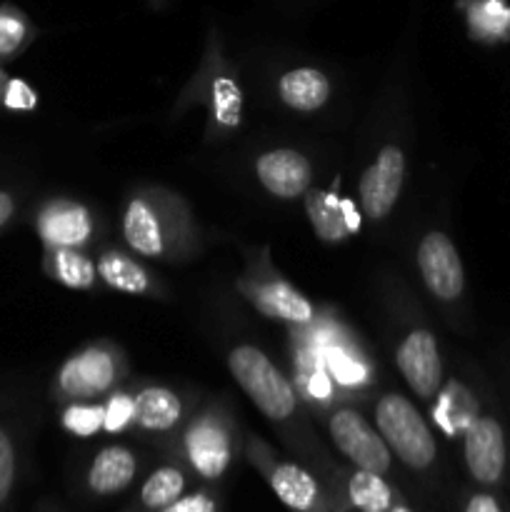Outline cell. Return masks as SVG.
I'll use <instances>...</instances> for the list:
<instances>
[{"mask_svg":"<svg viewBox=\"0 0 510 512\" xmlns=\"http://www.w3.org/2000/svg\"><path fill=\"white\" fill-rule=\"evenodd\" d=\"M35 230L45 248H80L90 238L93 220L80 203L50 200L35 218Z\"/></svg>","mask_w":510,"mask_h":512,"instance_id":"9","label":"cell"},{"mask_svg":"<svg viewBox=\"0 0 510 512\" xmlns=\"http://www.w3.org/2000/svg\"><path fill=\"white\" fill-rule=\"evenodd\" d=\"M135 420V400H130L128 395H113L108 405H105L103 413V430L108 433H120L128 423Z\"/></svg>","mask_w":510,"mask_h":512,"instance_id":"27","label":"cell"},{"mask_svg":"<svg viewBox=\"0 0 510 512\" xmlns=\"http://www.w3.org/2000/svg\"><path fill=\"white\" fill-rule=\"evenodd\" d=\"M330 373L340 385H358L365 380V368L355 358L345 353L330 355Z\"/></svg>","mask_w":510,"mask_h":512,"instance_id":"30","label":"cell"},{"mask_svg":"<svg viewBox=\"0 0 510 512\" xmlns=\"http://www.w3.org/2000/svg\"><path fill=\"white\" fill-rule=\"evenodd\" d=\"M405 178L403 150L388 145L360 178V205L373 220L385 218L398 200Z\"/></svg>","mask_w":510,"mask_h":512,"instance_id":"8","label":"cell"},{"mask_svg":"<svg viewBox=\"0 0 510 512\" xmlns=\"http://www.w3.org/2000/svg\"><path fill=\"white\" fill-rule=\"evenodd\" d=\"M418 268L430 293L440 300H455L463 293L465 273L460 255L448 235L428 233L418 245Z\"/></svg>","mask_w":510,"mask_h":512,"instance_id":"6","label":"cell"},{"mask_svg":"<svg viewBox=\"0 0 510 512\" xmlns=\"http://www.w3.org/2000/svg\"><path fill=\"white\" fill-rule=\"evenodd\" d=\"M30 35H33V28L23 10L10 3L0 5V63L15 58L28 45Z\"/></svg>","mask_w":510,"mask_h":512,"instance_id":"24","label":"cell"},{"mask_svg":"<svg viewBox=\"0 0 510 512\" xmlns=\"http://www.w3.org/2000/svg\"><path fill=\"white\" fill-rule=\"evenodd\" d=\"M15 215V198L8 190H0V230L13 220Z\"/></svg>","mask_w":510,"mask_h":512,"instance_id":"34","label":"cell"},{"mask_svg":"<svg viewBox=\"0 0 510 512\" xmlns=\"http://www.w3.org/2000/svg\"><path fill=\"white\" fill-rule=\"evenodd\" d=\"M433 418H435V423H438L448 435L465 433V430H468V425L475 420L473 405H470V398H468V390L458 383H450L448 388L440 393V400H438V405H435Z\"/></svg>","mask_w":510,"mask_h":512,"instance_id":"23","label":"cell"},{"mask_svg":"<svg viewBox=\"0 0 510 512\" xmlns=\"http://www.w3.org/2000/svg\"><path fill=\"white\" fill-rule=\"evenodd\" d=\"M240 105H243V98H240V88L235 85V80L230 78H215L213 83V113L215 120L225 128H235L240 123Z\"/></svg>","mask_w":510,"mask_h":512,"instance_id":"25","label":"cell"},{"mask_svg":"<svg viewBox=\"0 0 510 512\" xmlns=\"http://www.w3.org/2000/svg\"><path fill=\"white\" fill-rule=\"evenodd\" d=\"M305 213L318 238L340 243L360 228V215L350 200H340L328 190H310L305 195Z\"/></svg>","mask_w":510,"mask_h":512,"instance_id":"14","label":"cell"},{"mask_svg":"<svg viewBox=\"0 0 510 512\" xmlns=\"http://www.w3.org/2000/svg\"><path fill=\"white\" fill-rule=\"evenodd\" d=\"M265 478L290 512H328L318 480L298 463H273L265 470Z\"/></svg>","mask_w":510,"mask_h":512,"instance_id":"13","label":"cell"},{"mask_svg":"<svg viewBox=\"0 0 510 512\" xmlns=\"http://www.w3.org/2000/svg\"><path fill=\"white\" fill-rule=\"evenodd\" d=\"M45 270L65 288L85 290L95 280V265L78 248H48Z\"/></svg>","mask_w":510,"mask_h":512,"instance_id":"19","label":"cell"},{"mask_svg":"<svg viewBox=\"0 0 510 512\" xmlns=\"http://www.w3.org/2000/svg\"><path fill=\"white\" fill-rule=\"evenodd\" d=\"M185 485H188L185 483V473L180 468H175V465H165V468L153 470L148 475V480L143 483V488H140V508L145 512H155L165 508V505L175 503V500L185 495Z\"/></svg>","mask_w":510,"mask_h":512,"instance_id":"22","label":"cell"},{"mask_svg":"<svg viewBox=\"0 0 510 512\" xmlns=\"http://www.w3.org/2000/svg\"><path fill=\"white\" fill-rule=\"evenodd\" d=\"M375 423L390 453L410 470H428L435 463L438 445L423 415L408 398L388 393L375 405Z\"/></svg>","mask_w":510,"mask_h":512,"instance_id":"1","label":"cell"},{"mask_svg":"<svg viewBox=\"0 0 510 512\" xmlns=\"http://www.w3.org/2000/svg\"><path fill=\"white\" fill-rule=\"evenodd\" d=\"M463 512H508L503 508L495 495L490 493H473L468 500H465V508Z\"/></svg>","mask_w":510,"mask_h":512,"instance_id":"32","label":"cell"},{"mask_svg":"<svg viewBox=\"0 0 510 512\" xmlns=\"http://www.w3.org/2000/svg\"><path fill=\"white\" fill-rule=\"evenodd\" d=\"M98 275L115 288L118 293H128V295H143L148 293L150 288V278L133 258L123 253H105L100 255L98 260Z\"/></svg>","mask_w":510,"mask_h":512,"instance_id":"21","label":"cell"},{"mask_svg":"<svg viewBox=\"0 0 510 512\" xmlns=\"http://www.w3.org/2000/svg\"><path fill=\"white\" fill-rule=\"evenodd\" d=\"M330 438L335 448L355 465V470L385 475L390 470V448L383 435L358 413V410H338L328 420Z\"/></svg>","mask_w":510,"mask_h":512,"instance_id":"3","label":"cell"},{"mask_svg":"<svg viewBox=\"0 0 510 512\" xmlns=\"http://www.w3.org/2000/svg\"><path fill=\"white\" fill-rule=\"evenodd\" d=\"M348 500L358 512H388L395 505V493L383 475L355 470L348 480Z\"/></svg>","mask_w":510,"mask_h":512,"instance_id":"20","label":"cell"},{"mask_svg":"<svg viewBox=\"0 0 510 512\" xmlns=\"http://www.w3.org/2000/svg\"><path fill=\"white\" fill-rule=\"evenodd\" d=\"M155 512H220V508L218 503H215L213 495L205 493V490H198V493L183 495V498H178L175 503L165 505V508Z\"/></svg>","mask_w":510,"mask_h":512,"instance_id":"31","label":"cell"},{"mask_svg":"<svg viewBox=\"0 0 510 512\" xmlns=\"http://www.w3.org/2000/svg\"><path fill=\"white\" fill-rule=\"evenodd\" d=\"M278 93L288 108L298 110V113H313L328 103L330 83L320 70L295 68L280 78Z\"/></svg>","mask_w":510,"mask_h":512,"instance_id":"17","label":"cell"},{"mask_svg":"<svg viewBox=\"0 0 510 512\" xmlns=\"http://www.w3.org/2000/svg\"><path fill=\"white\" fill-rule=\"evenodd\" d=\"M248 298L268 318H280L288 320V323H310L313 320L310 300L283 280H270V283L258 285V288L250 290Z\"/></svg>","mask_w":510,"mask_h":512,"instance_id":"16","label":"cell"},{"mask_svg":"<svg viewBox=\"0 0 510 512\" xmlns=\"http://www.w3.org/2000/svg\"><path fill=\"white\" fill-rule=\"evenodd\" d=\"M255 175H258L260 185L270 195L290 200L298 198V195H303L310 188L313 170H310L308 158L303 153L280 148L260 155L258 163H255Z\"/></svg>","mask_w":510,"mask_h":512,"instance_id":"10","label":"cell"},{"mask_svg":"<svg viewBox=\"0 0 510 512\" xmlns=\"http://www.w3.org/2000/svg\"><path fill=\"white\" fill-rule=\"evenodd\" d=\"M180 415H183L180 398L168 388H145L135 398V423L143 430L165 433L175 428Z\"/></svg>","mask_w":510,"mask_h":512,"instance_id":"18","label":"cell"},{"mask_svg":"<svg viewBox=\"0 0 510 512\" xmlns=\"http://www.w3.org/2000/svg\"><path fill=\"white\" fill-rule=\"evenodd\" d=\"M15 483V445L5 428H0V505L10 498Z\"/></svg>","mask_w":510,"mask_h":512,"instance_id":"28","label":"cell"},{"mask_svg":"<svg viewBox=\"0 0 510 512\" xmlns=\"http://www.w3.org/2000/svg\"><path fill=\"white\" fill-rule=\"evenodd\" d=\"M185 453L198 475L208 480L220 478L228 470L230 455H233L228 430L218 420L200 418L185 435Z\"/></svg>","mask_w":510,"mask_h":512,"instance_id":"12","label":"cell"},{"mask_svg":"<svg viewBox=\"0 0 510 512\" xmlns=\"http://www.w3.org/2000/svg\"><path fill=\"white\" fill-rule=\"evenodd\" d=\"M118 380L115 355L103 348H88L70 355L58 370L55 388L60 395L73 400H90L108 393Z\"/></svg>","mask_w":510,"mask_h":512,"instance_id":"4","label":"cell"},{"mask_svg":"<svg viewBox=\"0 0 510 512\" xmlns=\"http://www.w3.org/2000/svg\"><path fill=\"white\" fill-rule=\"evenodd\" d=\"M123 235L130 248L145 258H163L170 245V230L160 205L148 198H133L123 215Z\"/></svg>","mask_w":510,"mask_h":512,"instance_id":"11","label":"cell"},{"mask_svg":"<svg viewBox=\"0 0 510 512\" xmlns=\"http://www.w3.org/2000/svg\"><path fill=\"white\" fill-rule=\"evenodd\" d=\"M228 368L235 383L253 400L255 408L270 420H285L295 410V390L283 373L270 363L263 350L238 345L230 350Z\"/></svg>","mask_w":510,"mask_h":512,"instance_id":"2","label":"cell"},{"mask_svg":"<svg viewBox=\"0 0 510 512\" xmlns=\"http://www.w3.org/2000/svg\"><path fill=\"white\" fill-rule=\"evenodd\" d=\"M463 435V455L470 478L483 488L498 485L505 475V465H508L505 433L498 420L475 418Z\"/></svg>","mask_w":510,"mask_h":512,"instance_id":"5","label":"cell"},{"mask_svg":"<svg viewBox=\"0 0 510 512\" xmlns=\"http://www.w3.org/2000/svg\"><path fill=\"white\" fill-rule=\"evenodd\" d=\"M8 83H10V75L0 68V108H3V98H5V88H8Z\"/></svg>","mask_w":510,"mask_h":512,"instance_id":"35","label":"cell"},{"mask_svg":"<svg viewBox=\"0 0 510 512\" xmlns=\"http://www.w3.org/2000/svg\"><path fill=\"white\" fill-rule=\"evenodd\" d=\"M395 363L418 398L438 395L440 383H443V363H440L438 343L428 330H413L405 335L395 353Z\"/></svg>","mask_w":510,"mask_h":512,"instance_id":"7","label":"cell"},{"mask_svg":"<svg viewBox=\"0 0 510 512\" xmlns=\"http://www.w3.org/2000/svg\"><path fill=\"white\" fill-rule=\"evenodd\" d=\"M138 473V460L123 445H108L88 468V488L95 495H115L128 488Z\"/></svg>","mask_w":510,"mask_h":512,"instance_id":"15","label":"cell"},{"mask_svg":"<svg viewBox=\"0 0 510 512\" xmlns=\"http://www.w3.org/2000/svg\"><path fill=\"white\" fill-rule=\"evenodd\" d=\"M35 105H38V93L25 80L10 78L8 88H5L3 108L13 110V113H28Z\"/></svg>","mask_w":510,"mask_h":512,"instance_id":"29","label":"cell"},{"mask_svg":"<svg viewBox=\"0 0 510 512\" xmlns=\"http://www.w3.org/2000/svg\"><path fill=\"white\" fill-rule=\"evenodd\" d=\"M388 512H415V510H410L408 505H405V503H395L393 508H390Z\"/></svg>","mask_w":510,"mask_h":512,"instance_id":"36","label":"cell"},{"mask_svg":"<svg viewBox=\"0 0 510 512\" xmlns=\"http://www.w3.org/2000/svg\"><path fill=\"white\" fill-rule=\"evenodd\" d=\"M308 393L313 398H328L330 395V380L325 373H313L308 375Z\"/></svg>","mask_w":510,"mask_h":512,"instance_id":"33","label":"cell"},{"mask_svg":"<svg viewBox=\"0 0 510 512\" xmlns=\"http://www.w3.org/2000/svg\"><path fill=\"white\" fill-rule=\"evenodd\" d=\"M103 405H85L73 403L65 408L63 413V428L68 433L78 435V438H88V435L98 433L103 428Z\"/></svg>","mask_w":510,"mask_h":512,"instance_id":"26","label":"cell"}]
</instances>
